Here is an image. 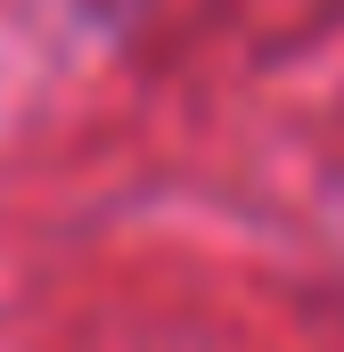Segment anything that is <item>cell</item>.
I'll return each mask as SVG.
<instances>
[]
</instances>
